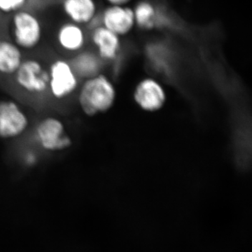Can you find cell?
<instances>
[{"instance_id":"7c38bea8","label":"cell","mask_w":252,"mask_h":252,"mask_svg":"<svg viewBox=\"0 0 252 252\" xmlns=\"http://www.w3.org/2000/svg\"><path fill=\"white\" fill-rule=\"evenodd\" d=\"M25 57L26 54L9 37L0 36V76L12 77Z\"/></svg>"},{"instance_id":"277c9868","label":"cell","mask_w":252,"mask_h":252,"mask_svg":"<svg viewBox=\"0 0 252 252\" xmlns=\"http://www.w3.org/2000/svg\"><path fill=\"white\" fill-rule=\"evenodd\" d=\"M49 75V93L58 100H63L77 93L81 79L74 71L69 58L54 56L47 62Z\"/></svg>"},{"instance_id":"4fadbf2b","label":"cell","mask_w":252,"mask_h":252,"mask_svg":"<svg viewBox=\"0 0 252 252\" xmlns=\"http://www.w3.org/2000/svg\"><path fill=\"white\" fill-rule=\"evenodd\" d=\"M69 59L81 80L99 74L103 67L104 63L89 46Z\"/></svg>"},{"instance_id":"3957f363","label":"cell","mask_w":252,"mask_h":252,"mask_svg":"<svg viewBox=\"0 0 252 252\" xmlns=\"http://www.w3.org/2000/svg\"><path fill=\"white\" fill-rule=\"evenodd\" d=\"M11 79L16 87L26 94L42 95L49 93L47 62L36 55H26Z\"/></svg>"},{"instance_id":"5bb4252c","label":"cell","mask_w":252,"mask_h":252,"mask_svg":"<svg viewBox=\"0 0 252 252\" xmlns=\"http://www.w3.org/2000/svg\"><path fill=\"white\" fill-rule=\"evenodd\" d=\"M135 22L142 28H152L156 23L155 9L150 3L141 1L133 11Z\"/></svg>"},{"instance_id":"8fae6325","label":"cell","mask_w":252,"mask_h":252,"mask_svg":"<svg viewBox=\"0 0 252 252\" xmlns=\"http://www.w3.org/2000/svg\"><path fill=\"white\" fill-rule=\"evenodd\" d=\"M134 97L139 106L149 112L160 109L165 100V94L162 86L152 79L141 81L136 87Z\"/></svg>"},{"instance_id":"9a60e30c","label":"cell","mask_w":252,"mask_h":252,"mask_svg":"<svg viewBox=\"0 0 252 252\" xmlns=\"http://www.w3.org/2000/svg\"><path fill=\"white\" fill-rule=\"evenodd\" d=\"M32 0H0V14L11 16L19 10L30 8Z\"/></svg>"},{"instance_id":"52a82bcc","label":"cell","mask_w":252,"mask_h":252,"mask_svg":"<svg viewBox=\"0 0 252 252\" xmlns=\"http://www.w3.org/2000/svg\"><path fill=\"white\" fill-rule=\"evenodd\" d=\"M29 125V117L18 102L13 99L0 100V139L20 137Z\"/></svg>"},{"instance_id":"e0dca14e","label":"cell","mask_w":252,"mask_h":252,"mask_svg":"<svg viewBox=\"0 0 252 252\" xmlns=\"http://www.w3.org/2000/svg\"><path fill=\"white\" fill-rule=\"evenodd\" d=\"M58 1H59V0H58Z\"/></svg>"},{"instance_id":"9c48e42d","label":"cell","mask_w":252,"mask_h":252,"mask_svg":"<svg viewBox=\"0 0 252 252\" xmlns=\"http://www.w3.org/2000/svg\"><path fill=\"white\" fill-rule=\"evenodd\" d=\"M89 44L103 63L110 62L120 51L119 36L99 23L88 29Z\"/></svg>"},{"instance_id":"30bf717a","label":"cell","mask_w":252,"mask_h":252,"mask_svg":"<svg viewBox=\"0 0 252 252\" xmlns=\"http://www.w3.org/2000/svg\"><path fill=\"white\" fill-rule=\"evenodd\" d=\"M101 26L121 36L127 34L135 25L134 12L124 5H109L99 13Z\"/></svg>"},{"instance_id":"7a4b0ae2","label":"cell","mask_w":252,"mask_h":252,"mask_svg":"<svg viewBox=\"0 0 252 252\" xmlns=\"http://www.w3.org/2000/svg\"><path fill=\"white\" fill-rule=\"evenodd\" d=\"M77 94L81 112L89 117L107 112L116 97L112 81L102 72L81 80Z\"/></svg>"},{"instance_id":"2e32d148","label":"cell","mask_w":252,"mask_h":252,"mask_svg":"<svg viewBox=\"0 0 252 252\" xmlns=\"http://www.w3.org/2000/svg\"><path fill=\"white\" fill-rule=\"evenodd\" d=\"M109 5H124L130 1V0H105Z\"/></svg>"},{"instance_id":"8992f818","label":"cell","mask_w":252,"mask_h":252,"mask_svg":"<svg viewBox=\"0 0 252 252\" xmlns=\"http://www.w3.org/2000/svg\"><path fill=\"white\" fill-rule=\"evenodd\" d=\"M35 135L39 145L46 152H62L72 145V139L64 123L57 117H48L41 120L36 126Z\"/></svg>"},{"instance_id":"ba28073f","label":"cell","mask_w":252,"mask_h":252,"mask_svg":"<svg viewBox=\"0 0 252 252\" xmlns=\"http://www.w3.org/2000/svg\"><path fill=\"white\" fill-rule=\"evenodd\" d=\"M64 19L89 29L98 24L99 7L97 0H59Z\"/></svg>"},{"instance_id":"6da1fadb","label":"cell","mask_w":252,"mask_h":252,"mask_svg":"<svg viewBox=\"0 0 252 252\" xmlns=\"http://www.w3.org/2000/svg\"><path fill=\"white\" fill-rule=\"evenodd\" d=\"M45 26L38 13L31 8L19 10L9 16V35L23 52L34 54L45 40Z\"/></svg>"},{"instance_id":"5b68a950","label":"cell","mask_w":252,"mask_h":252,"mask_svg":"<svg viewBox=\"0 0 252 252\" xmlns=\"http://www.w3.org/2000/svg\"><path fill=\"white\" fill-rule=\"evenodd\" d=\"M54 42L61 56L71 57L89 46L88 29L64 19L55 28Z\"/></svg>"}]
</instances>
